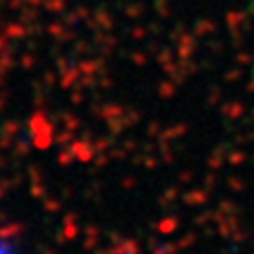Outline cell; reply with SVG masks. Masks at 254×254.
Instances as JSON below:
<instances>
[{
	"instance_id": "cell-1",
	"label": "cell",
	"mask_w": 254,
	"mask_h": 254,
	"mask_svg": "<svg viewBox=\"0 0 254 254\" xmlns=\"http://www.w3.org/2000/svg\"><path fill=\"white\" fill-rule=\"evenodd\" d=\"M0 254H22V252L18 250V246L11 241V239L0 234Z\"/></svg>"
}]
</instances>
